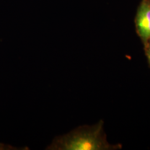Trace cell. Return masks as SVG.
Listing matches in <instances>:
<instances>
[{
	"instance_id": "1",
	"label": "cell",
	"mask_w": 150,
	"mask_h": 150,
	"mask_svg": "<svg viewBox=\"0 0 150 150\" xmlns=\"http://www.w3.org/2000/svg\"><path fill=\"white\" fill-rule=\"evenodd\" d=\"M103 122L92 126H80L67 134L56 137L47 147L51 150H110L114 146L107 142L103 132Z\"/></svg>"
},
{
	"instance_id": "2",
	"label": "cell",
	"mask_w": 150,
	"mask_h": 150,
	"mask_svg": "<svg viewBox=\"0 0 150 150\" xmlns=\"http://www.w3.org/2000/svg\"><path fill=\"white\" fill-rule=\"evenodd\" d=\"M137 27L139 35L145 41L150 39V4L144 2L137 16Z\"/></svg>"
},
{
	"instance_id": "3",
	"label": "cell",
	"mask_w": 150,
	"mask_h": 150,
	"mask_svg": "<svg viewBox=\"0 0 150 150\" xmlns=\"http://www.w3.org/2000/svg\"><path fill=\"white\" fill-rule=\"evenodd\" d=\"M146 54H147V58H148L150 64V44L148 46L147 50H146Z\"/></svg>"
}]
</instances>
